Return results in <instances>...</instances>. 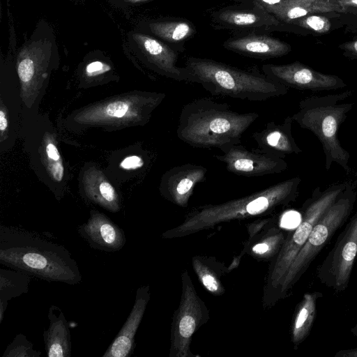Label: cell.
Here are the masks:
<instances>
[{
    "label": "cell",
    "instance_id": "1",
    "mask_svg": "<svg viewBox=\"0 0 357 357\" xmlns=\"http://www.w3.org/2000/svg\"><path fill=\"white\" fill-rule=\"evenodd\" d=\"M0 264L50 282L82 281L79 266L64 246L23 228L0 226Z\"/></svg>",
    "mask_w": 357,
    "mask_h": 357
},
{
    "label": "cell",
    "instance_id": "2",
    "mask_svg": "<svg viewBox=\"0 0 357 357\" xmlns=\"http://www.w3.org/2000/svg\"><path fill=\"white\" fill-rule=\"evenodd\" d=\"M259 116L257 112H237L225 102L201 98L183 106L176 135L195 148L220 149L241 144L243 135Z\"/></svg>",
    "mask_w": 357,
    "mask_h": 357
},
{
    "label": "cell",
    "instance_id": "3",
    "mask_svg": "<svg viewBox=\"0 0 357 357\" xmlns=\"http://www.w3.org/2000/svg\"><path fill=\"white\" fill-rule=\"evenodd\" d=\"M301 182V178L296 176L238 199L200 206L181 225L165 232L162 236H183L225 221L270 213L296 200Z\"/></svg>",
    "mask_w": 357,
    "mask_h": 357
},
{
    "label": "cell",
    "instance_id": "4",
    "mask_svg": "<svg viewBox=\"0 0 357 357\" xmlns=\"http://www.w3.org/2000/svg\"><path fill=\"white\" fill-rule=\"evenodd\" d=\"M352 94L353 91L347 90L335 94L307 96L300 101L298 110L291 116L301 128L310 130L319 140L327 171L335 162L347 174L351 172L350 155L341 145L338 131L354 106V103L342 101Z\"/></svg>",
    "mask_w": 357,
    "mask_h": 357
},
{
    "label": "cell",
    "instance_id": "5",
    "mask_svg": "<svg viewBox=\"0 0 357 357\" xmlns=\"http://www.w3.org/2000/svg\"><path fill=\"white\" fill-rule=\"evenodd\" d=\"M186 68L195 82L213 96L264 101L289 91L288 87L266 75L252 73L213 60L190 58Z\"/></svg>",
    "mask_w": 357,
    "mask_h": 357
},
{
    "label": "cell",
    "instance_id": "6",
    "mask_svg": "<svg viewBox=\"0 0 357 357\" xmlns=\"http://www.w3.org/2000/svg\"><path fill=\"white\" fill-rule=\"evenodd\" d=\"M350 181L333 183L322 190L314 189L301 208V221L287 234L271 266L267 282L268 294L276 297L281 283L296 255L307 240L314 225L344 191Z\"/></svg>",
    "mask_w": 357,
    "mask_h": 357
},
{
    "label": "cell",
    "instance_id": "7",
    "mask_svg": "<svg viewBox=\"0 0 357 357\" xmlns=\"http://www.w3.org/2000/svg\"><path fill=\"white\" fill-rule=\"evenodd\" d=\"M356 188L357 181H350L344 191L316 222L285 275L276 301L287 295L337 230L347 222L356 201Z\"/></svg>",
    "mask_w": 357,
    "mask_h": 357
},
{
    "label": "cell",
    "instance_id": "8",
    "mask_svg": "<svg viewBox=\"0 0 357 357\" xmlns=\"http://www.w3.org/2000/svg\"><path fill=\"white\" fill-rule=\"evenodd\" d=\"M182 294L171 328V357H188L195 332L209 319L204 303L197 294L188 271L182 273Z\"/></svg>",
    "mask_w": 357,
    "mask_h": 357
},
{
    "label": "cell",
    "instance_id": "9",
    "mask_svg": "<svg viewBox=\"0 0 357 357\" xmlns=\"http://www.w3.org/2000/svg\"><path fill=\"white\" fill-rule=\"evenodd\" d=\"M357 257V210L338 235L334 246L317 267V278L335 293L349 285Z\"/></svg>",
    "mask_w": 357,
    "mask_h": 357
},
{
    "label": "cell",
    "instance_id": "10",
    "mask_svg": "<svg viewBox=\"0 0 357 357\" xmlns=\"http://www.w3.org/2000/svg\"><path fill=\"white\" fill-rule=\"evenodd\" d=\"M219 149L222 154L215 158L225 164L229 172L238 176L257 177L280 174L288 167L284 158L259 149L248 150L240 144H229Z\"/></svg>",
    "mask_w": 357,
    "mask_h": 357
},
{
    "label": "cell",
    "instance_id": "11",
    "mask_svg": "<svg viewBox=\"0 0 357 357\" xmlns=\"http://www.w3.org/2000/svg\"><path fill=\"white\" fill-rule=\"evenodd\" d=\"M265 74L288 88L312 91H331L347 84L339 77L321 73L299 62L264 66Z\"/></svg>",
    "mask_w": 357,
    "mask_h": 357
},
{
    "label": "cell",
    "instance_id": "12",
    "mask_svg": "<svg viewBox=\"0 0 357 357\" xmlns=\"http://www.w3.org/2000/svg\"><path fill=\"white\" fill-rule=\"evenodd\" d=\"M207 172L206 167L192 163L173 167L162 178L160 192L173 204L186 207L195 187L205 181Z\"/></svg>",
    "mask_w": 357,
    "mask_h": 357
},
{
    "label": "cell",
    "instance_id": "13",
    "mask_svg": "<svg viewBox=\"0 0 357 357\" xmlns=\"http://www.w3.org/2000/svg\"><path fill=\"white\" fill-rule=\"evenodd\" d=\"M77 232L93 249L114 252L125 245L124 231L106 215L91 211L87 221L77 227Z\"/></svg>",
    "mask_w": 357,
    "mask_h": 357
},
{
    "label": "cell",
    "instance_id": "14",
    "mask_svg": "<svg viewBox=\"0 0 357 357\" xmlns=\"http://www.w3.org/2000/svg\"><path fill=\"white\" fill-rule=\"evenodd\" d=\"M150 300L149 286L137 289L135 303L126 321L102 357H128L135 348V337Z\"/></svg>",
    "mask_w": 357,
    "mask_h": 357
},
{
    "label": "cell",
    "instance_id": "15",
    "mask_svg": "<svg viewBox=\"0 0 357 357\" xmlns=\"http://www.w3.org/2000/svg\"><path fill=\"white\" fill-rule=\"evenodd\" d=\"M133 39L145 54L163 75L178 82H195L193 76L185 68L176 66L177 55L160 41L142 33L133 34Z\"/></svg>",
    "mask_w": 357,
    "mask_h": 357
},
{
    "label": "cell",
    "instance_id": "16",
    "mask_svg": "<svg viewBox=\"0 0 357 357\" xmlns=\"http://www.w3.org/2000/svg\"><path fill=\"white\" fill-rule=\"evenodd\" d=\"M294 122L288 116L282 123L269 121L264 128L252 135L259 150L285 158L287 155L299 154L302 152L291 133Z\"/></svg>",
    "mask_w": 357,
    "mask_h": 357
},
{
    "label": "cell",
    "instance_id": "17",
    "mask_svg": "<svg viewBox=\"0 0 357 357\" xmlns=\"http://www.w3.org/2000/svg\"><path fill=\"white\" fill-rule=\"evenodd\" d=\"M47 317L49 327L44 331L45 348L49 357H70L72 351L71 337L68 321L63 311L52 305Z\"/></svg>",
    "mask_w": 357,
    "mask_h": 357
},
{
    "label": "cell",
    "instance_id": "18",
    "mask_svg": "<svg viewBox=\"0 0 357 357\" xmlns=\"http://www.w3.org/2000/svg\"><path fill=\"white\" fill-rule=\"evenodd\" d=\"M341 6L328 0H283L273 6H264L266 11L291 22L310 14L340 10Z\"/></svg>",
    "mask_w": 357,
    "mask_h": 357
},
{
    "label": "cell",
    "instance_id": "19",
    "mask_svg": "<svg viewBox=\"0 0 357 357\" xmlns=\"http://www.w3.org/2000/svg\"><path fill=\"white\" fill-rule=\"evenodd\" d=\"M322 297L323 294L319 291L305 293L296 305L290 330L294 349H297L309 335L317 315V301Z\"/></svg>",
    "mask_w": 357,
    "mask_h": 357
},
{
    "label": "cell",
    "instance_id": "20",
    "mask_svg": "<svg viewBox=\"0 0 357 357\" xmlns=\"http://www.w3.org/2000/svg\"><path fill=\"white\" fill-rule=\"evenodd\" d=\"M226 46L235 51L271 57L284 55L290 50L287 43L266 36L237 38L227 43Z\"/></svg>",
    "mask_w": 357,
    "mask_h": 357
},
{
    "label": "cell",
    "instance_id": "21",
    "mask_svg": "<svg viewBox=\"0 0 357 357\" xmlns=\"http://www.w3.org/2000/svg\"><path fill=\"white\" fill-rule=\"evenodd\" d=\"M51 45V44H50ZM50 44L46 42H33L20 52L17 62V73L22 83H30L49 57Z\"/></svg>",
    "mask_w": 357,
    "mask_h": 357
},
{
    "label": "cell",
    "instance_id": "22",
    "mask_svg": "<svg viewBox=\"0 0 357 357\" xmlns=\"http://www.w3.org/2000/svg\"><path fill=\"white\" fill-rule=\"evenodd\" d=\"M30 275L14 269L0 268V324L8 302L29 291Z\"/></svg>",
    "mask_w": 357,
    "mask_h": 357
},
{
    "label": "cell",
    "instance_id": "23",
    "mask_svg": "<svg viewBox=\"0 0 357 357\" xmlns=\"http://www.w3.org/2000/svg\"><path fill=\"white\" fill-rule=\"evenodd\" d=\"M150 30L157 36L169 42L181 41L193 33L192 26L185 22H153Z\"/></svg>",
    "mask_w": 357,
    "mask_h": 357
},
{
    "label": "cell",
    "instance_id": "24",
    "mask_svg": "<svg viewBox=\"0 0 357 357\" xmlns=\"http://www.w3.org/2000/svg\"><path fill=\"white\" fill-rule=\"evenodd\" d=\"M219 18L228 24L236 26H251L255 24H275L278 21L270 15L250 11L226 10L222 12Z\"/></svg>",
    "mask_w": 357,
    "mask_h": 357
},
{
    "label": "cell",
    "instance_id": "25",
    "mask_svg": "<svg viewBox=\"0 0 357 357\" xmlns=\"http://www.w3.org/2000/svg\"><path fill=\"white\" fill-rule=\"evenodd\" d=\"M193 268L204 287L210 292L215 295H220L224 292V289L216 273L203 263L199 258L193 259Z\"/></svg>",
    "mask_w": 357,
    "mask_h": 357
},
{
    "label": "cell",
    "instance_id": "26",
    "mask_svg": "<svg viewBox=\"0 0 357 357\" xmlns=\"http://www.w3.org/2000/svg\"><path fill=\"white\" fill-rule=\"evenodd\" d=\"M40 351L34 349L32 343L27 340L24 334L17 335L8 345L3 357H38Z\"/></svg>",
    "mask_w": 357,
    "mask_h": 357
},
{
    "label": "cell",
    "instance_id": "27",
    "mask_svg": "<svg viewBox=\"0 0 357 357\" xmlns=\"http://www.w3.org/2000/svg\"><path fill=\"white\" fill-rule=\"evenodd\" d=\"M45 151L47 168L51 176L56 181H61L64 176V167L56 146L49 140L45 143Z\"/></svg>",
    "mask_w": 357,
    "mask_h": 357
},
{
    "label": "cell",
    "instance_id": "28",
    "mask_svg": "<svg viewBox=\"0 0 357 357\" xmlns=\"http://www.w3.org/2000/svg\"><path fill=\"white\" fill-rule=\"evenodd\" d=\"M287 236L282 231L275 229L272 234L268 236V238L256 244L252 250L257 255H264L268 253L269 256L275 253L278 254Z\"/></svg>",
    "mask_w": 357,
    "mask_h": 357
},
{
    "label": "cell",
    "instance_id": "29",
    "mask_svg": "<svg viewBox=\"0 0 357 357\" xmlns=\"http://www.w3.org/2000/svg\"><path fill=\"white\" fill-rule=\"evenodd\" d=\"M295 20V24L320 33L327 32L331 28L329 20L321 15H309Z\"/></svg>",
    "mask_w": 357,
    "mask_h": 357
},
{
    "label": "cell",
    "instance_id": "30",
    "mask_svg": "<svg viewBox=\"0 0 357 357\" xmlns=\"http://www.w3.org/2000/svg\"><path fill=\"white\" fill-rule=\"evenodd\" d=\"M111 66L100 61H95L89 63L85 68V73L89 77H95L108 72Z\"/></svg>",
    "mask_w": 357,
    "mask_h": 357
},
{
    "label": "cell",
    "instance_id": "31",
    "mask_svg": "<svg viewBox=\"0 0 357 357\" xmlns=\"http://www.w3.org/2000/svg\"><path fill=\"white\" fill-rule=\"evenodd\" d=\"M144 160L139 155H132L125 158L120 163V167L126 170H135L144 165Z\"/></svg>",
    "mask_w": 357,
    "mask_h": 357
},
{
    "label": "cell",
    "instance_id": "32",
    "mask_svg": "<svg viewBox=\"0 0 357 357\" xmlns=\"http://www.w3.org/2000/svg\"><path fill=\"white\" fill-rule=\"evenodd\" d=\"M335 357H357V348L341 349L335 354Z\"/></svg>",
    "mask_w": 357,
    "mask_h": 357
},
{
    "label": "cell",
    "instance_id": "33",
    "mask_svg": "<svg viewBox=\"0 0 357 357\" xmlns=\"http://www.w3.org/2000/svg\"><path fill=\"white\" fill-rule=\"evenodd\" d=\"M8 128V119L6 112L1 107L0 110V130L1 135L7 130Z\"/></svg>",
    "mask_w": 357,
    "mask_h": 357
},
{
    "label": "cell",
    "instance_id": "34",
    "mask_svg": "<svg viewBox=\"0 0 357 357\" xmlns=\"http://www.w3.org/2000/svg\"><path fill=\"white\" fill-rule=\"evenodd\" d=\"M331 2L337 4L338 6H354L357 7V0H328Z\"/></svg>",
    "mask_w": 357,
    "mask_h": 357
},
{
    "label": "cell",
    "instance_id": "35",
    "mask_svg": "<svg viewBox=\"0 0 357 357\" xmlns=\"http://www.w3.org/2000/svg\"><path fill=\"white\" fill-rule=\"evenodd\" d=\"M342 47L345 50L357 56V40L344 44Z\"/></svg>",
    "mask_w": 357,
    "mask_h": 357
},
{
    "label": "cell",
    "instance_id": "36",
    "mask_svg": "<svg viewBox=\"0 0 357 357\" xmlns=\"http://www.w3.org/2000/svg\"><path fill=\"white\" fill-rule=\"evenodd\" d=\"M261 2L264 6H273L280 3L283 0H257Z\"/></svg>",
    "mask_w": 357,
    "mask_h": 357
},
{
    "label": "cell",
    "instance_id": "37",
    "mask_svg": "<svg viewBox=\"0 0 357 357\" xmlns=\"http://www.w3.org/2000/svg\"><path fill=\"white\" fill-rule=\"evenodd\" d=\"M350 331L353 335L357 337V323L351 328Z\"/></svg>",
    "mask_w": 357,
    "mask_h": 357
},
{
    "label": "cell",
    "instance_id": "38",
    "mask_svg": "<svg viewBox=\"0 0 357 357\" xmlns=\"http://www.w3.org/2000/svg\"><path fill=\"white\" fill-rule=\"evenodd\" d=\"M123 1L130 2V3H141V2H144V1H149V0H123Z\"/></svg>",
    "mask_w": 357,
    "mask_h": 357
}]
</instances>
